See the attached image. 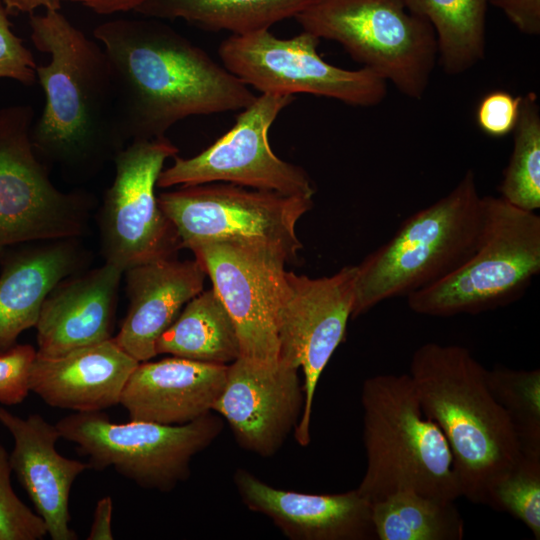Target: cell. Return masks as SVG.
I'll list each match as a JSON object with an SVG mask.
<instances>
[{"mask_svg": "<svg viewBox=\"0 0 540 540\" xmlns=\"http://www.w3.org/2000/svg\"><path fill=\"white\" fill-rule=\"evenodd\" d=\"M230 314L241 356L267 365L278 363L276 316L286 255L266 243L214 240L189 248Z\"/></svg>", "mask_w": 540, "mask_h": 540, "instance_id": "15", "label": "cell"}, {"mask_svg": "<svg viewBox=\"0 0 540 540\" xmlns=\"http://www.w3.org/2000/svg\"><path fill=\"white\" fill-rule=\"evenodd\" d=\"M303 406L299 368L281 360L267 365L240 356L227 366L212 411L228 423L242 449L268 458L294 431Z\"/></svg>", "mask_w": 540, "mask_h": 540, "instance_id": "16", "label": "cell"}, {"mask_svg": "<svg viewBox=\"0 0 540 540\" xmlns=\"http://www.w3.org/2000/svg\"><path fill=\"white\" fill-rule=\"evenodd\" d=\"M8 13H33L38 8L48 10H61L62 0H2Z\"/></svg>", "mask_w": 540, "mask_h": 540, "instance_id": "38", "label": "cell"}, {"mask_svg": "<svg viewBox=\"0 0 540 540\" xmlns=\"http://www.w3.org/2000/svg\"><path fill=\"white\" fill-rule=\"evenodd\" d=\"M9 454L0 444V540H41L47 534L42 518L15 493Z\"/></svg>", "mask_w": 540, "mask_h": 540, "instance_id": "31", "label": "cell"}, {"mask_svg": "<svg viewBox=\"0 0 540 540\" xmlns=\"http://www.w3.org/2000/svg\"><path fill=\"white\" fill-rule=\"evenodd\" d=\"M56 426L61 438L88 457L89 469L108 467L148 490L170 492L190 477L191 461L221 434L213 411L181 425L130 420L114 423L103 411L75 412Z\"/></svg>", "mask_w": 540, "mask_h": 540, "instance_id": "8", "label": "cell"}, {"mask_svg": "<svg viewBox=\"0 0 540 540\" xmlns=\"http://www.w3.org/2000/svg\"><path fill=\"white\" fill-rule=\"evenodd\" d=\"M0 423L14 439L9 455L12 472L44 521L47 534L52 540L78 539L69 526V497L74 481L89 469L88 464L57 452L58 428L40 414L21 418L0 406Z\"/></svg>", "mask_w": 540, "mask_h": 540, "instance_id": "18", "label": "cell"}, {"mask_svg": "<svg viewBox=\"0 0 540 540\" xmlns=\"http://www.w3.org/2000/svg\"><path fill=\"white\" fill-rule=\"evenodd\" d=\"M228 365L168 357L139 362L120 398L130 420L181 425L211 412Z\"/></svg>", "mask_w": 540, "mask_h": 540, "instance_id": "21", "label": "cell"}, {"mask_svg": "<svg viewBox=\"0 0 540 540\" xmlns=\"http://www.w3.org/2000/svg\"><path fill=\"white\" fill-rule=\"evenodd\" d=\"M113 502L110 496L98 500L87 540H112L111 527Z\"/></svg>", "mask_w": 540, "mask_h": 540, "instance_id": "36", "label": "cell"}, {"mask_svg": "<svg viewBox=\"0 0 540 540\" xmlns=\"http://www.w3.org/2000/svg\"><path fill=\"white\" fill-rule=\"evenodd\" d=\"M113 71L128 140L164 137L191 116L243 110L249 86L159 19H115L94 29Z\"/></svg>", "mask_w": 540, "mask_h": 540, "instance_id": "1", "label": "cell"}, {"mask_svg": "<svg viewBox=\"0 0 540 540\" xmlns=\"http://www.w3.org/2000/svg\"><path fill=\"white\" fill-rule=\"evenodd\" d=\"M80 4L100 15L135 11L147 0H62Z\"/></svg>", "mask_w": 540, "mask_h": 540, "instance_id": "37", "label": "cell"}, {"mask_svg": "<svg viewBox=\"0 0 540 540\" xmlns=\"http://www.w3.org/2000/svg\"><path fill=\"white\" fill-rule=\"evenodd\" d=\"M480 241L471 256L434 284L406 297L415 313L478 314L509 305L540 272V216L503 198L483 196Z\"/></svg>", "mask_w": 540, "mask_h": 540, "instance_id": "6", "label": "cell"}, {"mask_svg": "<svg viewBox=\"0 0 540 540\" xmlns=\"http://www.w3.org/2000/svg\"><path fill=\"white\" fill-rule=\"evenodd\" d=\"M366 469L358 493L370 504L401 490L462 497L444 434L422 411L409 374H379L362 385Z\"/></svg>", "mask_w": 540, "mask_h": 540, "instance_id": "4", "label": "cell"}, {"mask_svg": "<svg viewBox=\"0 0 540 540\" xmlns=\"http://www.w3.org/2000/svg\"><path fill=\"white\" fill-rule=\"evenodd\" d=\"M314 0H147L135 12L159 20L183 19L208 31L243 35L296 17Z\"/></svg>", "mask_w": 540, "mask_h": 540, "instance_id": "25", "label": "cell"}, {"mask_svg": "<svg viewBox=\"0 0 540 540\" xmlns=\"http://www.w3.org/2000/svg\"><path fill=\"white\" fill-rule=\"evenodd\" d=\"M320 38L302 31L281 39L266 30L230 35L221 42L222 65L261 93L322 96L358 107L381 103L387 82L371 70L344 69L318 53Z\"/></svg>", "mask_w": 540, "mask_h": 540, "instance_id": "11", "label": "cell"}, {"mask_svg": "<svg viewBox=\"0 0 540 540\" xmlns=\"http://www.w3.org/2000/svg\"><path fill=\"white\" fill-rule=\"evenodd\" d=\"M178 152V147L164 136L132 141L113 157L115 178L105 193L99 220L105 262L125 272L173 257L182 248L155 194L165 161Z\"/></svg>", "mask_w": 540, "mask_h": 540, "instance_id": "12", "label": "cell"}, {"mask_svg": "<svg viewBox=\"0 0 540 540\" xmlns=\"http://www.w3.org/2000/svg\"><path fill=\"white\" fill-rule=\"evenodd\" d=\"M522 96L505 90L485 94L477 105L476 122L491 137H504L513 132L518 121Z\"/></svg>", "mask_w": 540, "mask_h": 540, "instance_id": "34", "label": "cell"}, {"mask_svg": "<svg viewBox=\"0 0 540 540\" xmlns=\"http://www.w3.org/2000/svg\"><path fill=\"white\" fill-rule=\"evenodd\" d=\"M138 363L112 337L57 357L36 356L30 389L51 407L103 411L120 403Z\"/></svg>", "mask_w": 540, "mask_h": 540, "instance_id": "22", "label": "cell"}, {"mask_svg": "<svg viewBox=\"0 0 540 540\" xmlns=\"http://www.w3.org/2000/svg\"><path fill=\"white\" fill-rule=\"evenodd\" d=\"M456 501L401 490L371 504L378 540H461L464 520Z\"/></svg>", "mask_w": 540, "mask_h": 540, "instance_id": "27", "label": "cell"}, {"mask_svg": "<svg viewBox=\"0 0 540 540\" xmlns=\"http://www.w3.org/2000/svg\"><path fill=\"white\" fill-rule=\"evenodd\" d=\"M488 4L500 9L521 33L540 35V0H488Z\"/></svg>", "mask_w": 540, "mask_h": 540, "instance_id": "35", "label": "cell"}, {"mask_svg": "<svg viewBox=\"0 0 540 540\" xmlns=\"http://www.w3.org/2000/svg\"><path fill=\"white\" fill-rule=\"evenodd\" d=\"M487 386L506 413L521 454L540 457V370L486 369Z\"/></svg>", "mask_w": 540, "mask_h": 540, "instance_id": "29", "label": "cell"}, {"mask_svg": "<svg viewBox=\"0 0 540 540\" xmlns=\"http://www.w3.org/2000/svg\"><path fill=\"white\" fill-rule=\"evenodd\" d=\"M513 150L499 185L500 197L526 211L540 208V106L537 95L522 96L513 130Z\"/></svg>", "mask_w": 540, "mask_h": 540, "instance_id": "28", "label": "cell"}, {"mask_svg": "<svg viewBox=\"0 0 540 540\" xmlns=\"http://www.w3.org/2000/svg\"><path fill=\"white\" fill-rule=\"evenodd\" d=\"M157 200L182 248L214 240L259 241L282 251L289 263L303 248L296 224L313 207V198L223 182L181 186Z\"/></svg>", "mask_w": 540, "mask_h": 540, "instance_id": "10", "label": "cell"}, {"mask_svg": "<svg viewBox=\"0 0 540 540\" xmlns=\"http://www.w3.org/2000/svg\"><path fill=\"white\" fill-rule=\"evenodd\" d=\"M356 272V265H349L320 278L284 273L276 316L278 360L303 372L304 406L293 431L301 446L311 441L312 407L320 376L352 319Z\"/></svg>", "mask_w": 540, "mask_h": 540, "instance_id": "14", "label": "cell"}, {"mask_svg": "<svg viewBox=\"0 0 540 540\" xmlns=\"http://www.w3.org/2000/svg\"><path fill=\"white\" fill-rule=\"evenodd\" d=\"M244 505L262 514L291 540H373L371 504L356 489L310 494L273 487L247 469L233 475Z\"/></svg>", "mask_w": 540, "mask_h": 540, "instance_id": "17", "label": "cell"}, {"mask_svg": "<svg viewBox=\"0 0 540 540\" xmlns=\"http://www.w3.org/2000/svg\"><path fill=\"white\" fill-rule=\"evenodd\" d=\"M9 15L0 0V78H9L32 86L37 81V64L22 39L12 32Z\"/></svg>", "mask_w": 540, "mask_h": 540, "instance_id": "33", "label": "cell"}, {"mask_svg": "<svg viewBox=\"0 0 540 540\" xmlns=\"http://www.w3.org/2000/svg\"><path fill=\"white\" fill-rule=\"evenodd\" d=\"M483 220V196L470 169L448 194L409 216L356 265L352 319L389 299L406 298L457 269L475 251Z\"/></svg>", "mask_w": 540, "mask_h": 540, "instance_id": "5", "label": "cell"}, {"mask_svg": "<svg viewBox=\"0 0 540 540\" xmlns=\"http://www.w3.org/2000/svg\"><path fill=\"white\" fill-rule=\"evenodd\" d=\"M124 270L105 262L60 281L46 296L38 321L37 356L52 358L112 338Z\"/></svg>", "mask_w": 540, "mask_h": 540, "instance_id": "19", "label": "cell"}, {"mask_svg": "<svg viewBox=\"0 0 540 540\" xmlns=\"http://www.w3.org/2000/svg\"><path fill=\"white\" fill-rule=\"evenodd\" d=\"M37 350L30 344L15 343L0 348V403L23 402L30 389V373Z\"/></svg>", "mask_w": 540, "mask_h": 540, "instance_id": "32", "label": "cell"}, {"mask_svg": "<svg viewBox=\"0 0 540 540\" xmlns=\"http://www.w3.org/2000/svg\"><path fill=\"white\" fill-rule=\"evenodd\" d=\"M294 100L293 95L276 93L256 96L212 145L190 158L174 156L173 164L160 172L157 187L223 182L313 198L316 189L309 174L280 159L269 143L270 127Z\"/></svg>", "mask_w": 540, "mask_h": 540, "instance_id": "13", "label": "cell"}, {"mask_svg": "<svg viewBox=\"0 0 540 540\" xmlns=\"http://www.w3.org/2000/svg\"><path fill=\"white\" fill-rule=\"evenodd\" d=\"M72 239L41 241L9 255L0 274V348L35 327L49 292L74 274L83 253Z\"/></svg>", "mask_w": 540, "mask_h": 540, "instance_id": "23", "label": "cell"}, {"mask_svg": "<svg viewBox=\"0 0 540 540\" xmlns=\"http://www.w3.org/2000/svg\"><path fill=\"white\" fill-rule=\"evenodd\" d=\"M486 505L521 521L540 539V457L522 455L492 483Z\"/></svg>", "mask_w": 540, "mask_h": 540, "instance_id": "30", "label": "cell"}, {"mask_svg": "<svg viewBox=\"0 0 540 540\" xmlns=\"http://www.w3.org/2000/svg\"><path fill=\"white\" fill-rule=\"evenodd\" d=\"M158 354L229 365L241 356L235 324L211 288L192 298L156 342Z\"/></svg>", "mask_w": 540, "mask_h": 540, "instance_id": "24", "label": "cell"}, {"mask_svg": "<svg viewBox=\"0 0 540 540\" xmlns=\"http://www.w3.org/2000/svg\"><path fill=\"white\" fill-rule=\"evenodd\" d=\"M425 19L437 42L439 63L449 75L462 74L484 59L488 0H402Z\"/></svg>", "mask_w": 540, "mask_h": 540, "instance_id": "26", "label": "cell"}, {"mask_svg": "<svg viewBox=\"0 0 540 540\" xmlns=\"http://www.w3.org/2000/svg\"><path fill=\"white\" fill-rule=\"evenodd\" d=\"M409 376L423 413L446 438L462 497L486 505L492 483L522 456L486 368L463 346L428 342L414 351Z\"/></svg>", "mask_w": 540, "mask_h": 540, "instance_id": "3", "label": "cell"}, {"mask_svg": "<svg viewBox=\"0 0 540 540\" xmlns=\"http://www.w3.org/2000/svg\"><path fill=\"white\" fill-rule=\"evenodd\" d=\"M29 24L34 46L50 55L36 67L45 106L32 125L33 148L67 175H92L127 142L109 58L60 10L31 13Z\"/></svg>", "mask_w": 540, "mask_h": 540, "instance_id": "2", "label": "cell"}, {"mask_svg": "<svg viewBox=\"0 0 540 540\" xmlns=\"http://www.w3.org/2000/svg\"><path fill=\"white\" fill-rule=\"evenodd\" d=\"M295 19L304 31L340 44L405 96L425 94L438 58L436 37L402 0H314Z\"/></svg>", "mask_w": 540, "mask_h": 540, "instance_id": "7", "label": "cell"}, {"mask_svg": "<svg viewBox=\"0 0 540 540\" xmlns=\"http://www.w3.org/2000/svg\"><path fill=\"white\" fill-rule=\"evenodd\" d=\"M129 307L115 342L138 362L157 356L155 346L183 307L203 291L207 274L197 259L173 257L127 269Z\"/></svg>", "mask_w": 540, "mask_h": 540, "instance_id": "20", "label": "cell"}, {"mask_svg": "<svg viewBox=\"0 0 540 540\" xmlns=\"http://www.w3.org/2000/svg\"><path fill=\"white\" fill-rule=\"evenodd\" d=\"M33 119L31 106L0 109V251L77 238L85 229L90 197L53 185L32 145Z\"/></svg>", "mask_w": 540, "mask_h": 540, "instance_id": "9", "label": "cell"}]
</instances>
